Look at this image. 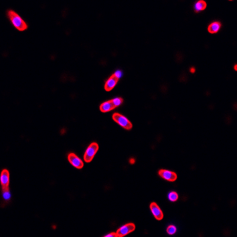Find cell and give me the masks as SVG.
<instances>
[{"instance_id": "obj_20", "label": "cell", "mask_w": 237, "mask_h": 237, "mask_svg": "<svg viewBox=\"0 0 237 237\" xmlns=\"http://www.w3.org/2000/svg\"><path fill=\"white\" fill-rule=\"evenodd\" d=\"M130 161L131 164H134V163H135V159H130Z\"/></svg>"}, {"instance_id": "obj_13", "label": "cell", "mask_w": 237, "mask_h": 237, "mask_svg": "<svg viewBox=\"0 0 237 237\" xmlns=\"http://www.w3.org/2000/svg\"><path fill=\"white\" fill-rule=\"evenodd\" d=\"M178 198V196L176 192H171L168 195V199L171 201H176Z\"/></svg>"}, {"instance_id": "obj_1", "label": "cell", "mask_w": 237, "mask_h": 237, "mask_svg": "<svg viewBox=\"0 0 237 237\" xmlns=\"http://www.w3.org/2000/svg\"><path fill=\"white\" fill-rule=\"evenodd\" d=\"M6 12L7 17L16 29L19 31H24L27 29V25H26L25 21L14 11L12 10H8Z\"/></svg>"}, {"instance_id": "obj_17", "label": "cell", "mask_w": 237, "mask_h": 237, "mask_svg": "<svg viewBox=\"0 0 237 237\" xmlns=\"http://www.w3.org/2000/svg\"><path fill=\"white\" fill-rule=\"evenodd\" d=\"M105 237H117L116 235V233H114V232H111L110 234H109L107 235H106Z\"/></svg>"}, {"instance_id": "obj_14", "label": "cell", "mask_w": 237, "mask_h": 237, "mask_svg": "<svg viewBox=\"0 0 237 237\" xmlns=\"http://www.w3.org/2000/svg\"><path fill=\"white\" fill-rule=\"evenodd\" d=\"M177 229L175 226L174 225H170L169 226H168L167 229V232L168 234L170 235H173L176 232Z\"/></svg>"}, {"instance_id": "obj_15", "label": "cell", "mask_w": 237, "mask_h": 237, "mask_svg": "<svg viewBox=\"0 0 237 237\" xmlns=\"http://www.w3.org/2000/svg\"><path fill=\"white\" fill-rule=\"evenodd\" d=\"M111 100L115 106L116 107L119 106L123 103V99L121 97L115 98L114 99H112Z\"/></svg>"}, {"instance_id": "obj_9", "label": "cell", "mask_w": 237, "mask_h": 237, "mask_svg": "<svg viewBox=\"0 0 237 237\" xmlns=\"http://www.w3.org/2000/svg\"><path fill=\"white\" fill-rule=\"evenodd\" d=\"M119 78L116 77L115 73L112 74L109 79H107L104 84V89L106 91H110L114 88L116 84H117Z\"/></svg>"}, {"instance_id": "obj_3", "label": "cell", "mask_w": 237, "mask_h": 237, "mask_svg": "<svg viewBox=\"0 0 237 237\" xmlns=\"http://www.w3.org/2000/svg\"><path fill=\"white\" fill-rule=\"evenodd\" d=\"M98 150V145L96 142H92L85 151L84 159L86 163H90Z\"/></svg>"}, {"instance_id": "obj_16", "label": "cell", "mask_w": 237, "mask_h": 237, "mask_svg": "<svg viewBox=\"0 0 237 237\" xmlns=\"http://www.w3.org/2000/svg\"><path fill=\"white\" fill-rule=\"evenodd\" d=\"M2 193H3V197L4 198L6 199V200H9L10 199V191H9V189H7V190H2Z\"/></svg>"}, {"instance_id": "obj_5", "label": "cell", "mask_w": 237, "mask_h": 237, "mask_svg": "<svg viewBox=\"0 0 237 237\" xmlns=\"http://www.w3.org/2000/svg\"><path fill=\"white\" fill-rule=\"evenodd\" d=\"M68 159L70 164H71L74 167L78 169L83 168L84 166V163L82 160L78 158L75 154L69 153L68 155Z\"/></svg>"}, {"instance_id": "obj_2", "label": "cell", "mask_w": 237, "mask_h": 237, "mask_svg": "<svg viewBox=\"0 0 237 237\" xmlns=\"http://www.w3.org/2000/svg\"><path fill=\"white\" fill-rule=\"evenodd\" d=\"M112 117L114 121H115L119 125H121L122 128H125L127 130H130L132 128V123L124 116L117 113H115L112 116Z\"/></svg>"}, {"instance_id": "obj_11", "label": "cell", "mask_w": 237, "mask_h": 237, "mask_svg": "<svg viewBox=\"0 0 237 237\" xmlns=\"http://www.w3.org/2000/svg\"><path fill=\"white\" fill-rule=\"evenodd\" d=\"M221 27V24L218 21H215L208 26V31L210 33H216L219 31Z\"/></svg>"}, {"instance_id": "obj_6", "label": "cell", "mask_w": 237, "mask_h": 237, "mask_svg": "<svg viewBox=\"0 0 237 237\" xmlns=\"http://www.w3.org/2000/svg\"><path fill=\"white\" fill-rule=\"evenodd\" d=\"M159 176L169 182H174L177 178V176L174 172L171 171L161 170L158 171Z\"/></svg>"}, {"instance_id": "obj_7", "label": "cell", "mask_w": 237, "mask_h": 237, "mask_svg": "<svg viewBox=\"0 0 237 237\" xmlns=\"http://www.w3.org/2000/svg\"><path fill=\"white\" fill-rule=\"evenodd\" d=\"M9 182H10V174L7 170H3L1 174V184L3 190L9 189Z\"/></svg>"}, {"instance_id": "obj_19", "label": "cell", "mask_w": 237, "mask_h": 237, "mask_svg": "<svg viewBox=\"0 0 237 237\" xmlns=\"http://www.w3.org/2000/svg\"><path fill=\"white\" fill-rule=\"evenodd\" d=\"M190 71L192 73H195V68H192L191 69H190Z\"/></svg>"}, {"instance_id": "obj_12", "label": "cell", "mask_w": 237, "mask_h": 237, "mask_svg": "<svg viewBox=\"0 0 237 237\" xmlns=\"http://www.w3.org/2000/svg\"><path fill=\"white\" fill-rule=\"evenodd\" d=\"M206 2L203 0L199 1L195 3V10L196 12L204 10L206 8Z\"/></svg>"}, {"instance_id": "obj_18", "label": "cell", "mask_w": 237, "mask_h": 237, "mask_svg": "<svg viewBox=\"0 0 237 237\" xmlns=\"http://www.w3.org/2000/svg\"><path fill=\"white\" fill-rule=\"evenodd\" d=\"M115 74L116 76L118 78H119V77L122 75V73H121L120 71H117L116 72Z\"/></svg>"}, {"instance_id": "obj_10", "label": "cell", "mask_w": 237, "mask_h": 237, "mask_svg": "<svg viewBox=\"0 0 237 237\" xmlns=\"http://www.w3.org/2000/svg\"><path fill=\"white\" fill-rule=\"evenodd\" d=\"M115 108V106L114 105V104L113 103L111 100L104 102L100 106V110H101V111L104 113L108 112Z\"/></svg>"}, {"instance_id": "obj_21", "label": "cell", "mask_w": 237, "mask_h": 237, "mask_svg": "<svg viewBox=\"0 0 237 237\" xmlns=\"http://www.w3.org/2000/svg\"><path fill=\"white\" fill-rule=\"evenodd\" d=\"M237 65H235L234 66V69H235V71H237Z\"/></svg>"}, {"instance_id": "obj_4", "label": "cell", "mask_w": 237, "mask_h": 237, "mask_svg": "<svg viewBox=\"0 0 237 237\" xmlns=\"http://www.w3.org/2000/svg\"><path fill=\"white\" fill-rule=\"evenodd\" d=\"M135 230V225L132 223L128 224L121 227L117 230L116 233L117 237H122L126 236L129 233L133 232Z\"/></svg>"}, {"instance_id": "obj_8", "label": "cell", "mask_w": 237, "mask_h": 237, "mask_svg": "<svg viewBox=\"0 0 237 237\" xmlns=\"http://www.w3.org/2000/svg\"><path fill=\"white\" fill-rule=\"evenodd\" d=\"M150 209L154 216L157 220H159L163 218L164 217L163 213L156 203H154V202L152 203L150 205Z\"/></svg>"}]
</instances>
